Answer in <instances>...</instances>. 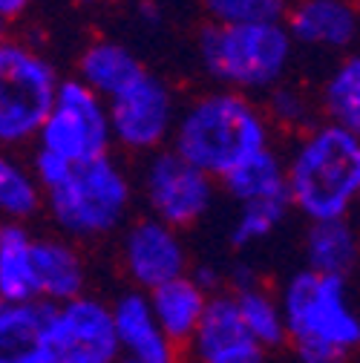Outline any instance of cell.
I'll list each match as a JSON object with an SVG mask.
<instances>
[{
	"label": "cell",
	"instance_id": "cell-1",
	"mask_svg": "<svg viewBox=\"0 0 360 363\" xmlns=\"http://www.w3.org/2000/svg\"><path fill=\"white\" fill-rule=\"evenodd\" d=\"M32 173L43 191V208L67 240H101L130 216L133 185L110 156L67 164L38 150Z\"/></svg>",
	"mask_w": 360,
	"mask_h": 363
},
{
	"label": "cell",
	"instance_id": "cell-2",
	"mask_svg": "<svg viewBox=\"0 0 360 363\" xmlns=\"http://www.w3.org/2000/svg\"><path fill=\"white\" fill-rule=\"evenodd\" d=\"M297 363H349L360 352V308L349 280L300 268L277 291Z\"/></svg>",
	"mask_w": 360,
	"mask_h": 363
},
{
	"label": "cell",
	"instance_id": "cell-3",
	"mask_svg": "<svg viewBox=\"0 0 360 363\" xmlns=\"http://www.w3.org/2000/svg\"><path fill=\"white\" fill-rule=\"evenodd\" d=\"M268 147L271 127L265 113L234 89L199 96L179 113L173 127V150L210 179H225Z\"/></svg>",
	"mask_w": 360,
	"mask_h": 363
},
{
	"label": "cell",
	"instance_id": "cell-4",
	"mask_svg": "<svg viewBox=\"0 0 360 363\" xmlns=\"http://www.w3.org/2000/svg\"><path fill=\"white\" fill-rule=\"evenodd\" d=\"M286 188L308 222L349 219L360 205V135L329 121L305 130L286 164Z\"/></svg>",
	"mask_w": 360,
	"mask_h": 363
},
{
	"label": "cell",
	"instance_id": "cell-5",
	"mask_svg": "<svg viewBox=\"0 0 360 363\" xmlns=\"http://www.w3.org/2000/svg\"><path fill=\"white\" fill-rule=\"evenodd\" d=\"M294 40L277 23H237L208 26L199 38V58L208 75L234 93L271 89L291 64Z\"/></svg>",
	"mask_w": 360,
	"mask_h": 363
},
{
	"label": "cell",
	"instance_id": "cell-6",
	"mask_svg": "<svg viewBox=\"0 0 360 363\" xmlns=\"http://www.w3.org/2000/svg\"><path fill=\"white\" fill-rule=\"evenodd\" d=\"M58 84L52 64L38 50L21 40H6L0 47V147L38 139Z\"/></svg>",
	"mask_w": 360,
	"mask_h": 363
},
{
	"label": "cell",
	"instance_id": "cell-7",
	"mask_svg": "<svg viewBox=\"0 0 360 363\" xmlns=\"http://www.w3.org/2000/svg\"><path fill=\"white\" fill-rule=\"evenodd\" d=\"M113 130L107 101L81 84L61 81L55 101L38 130V150L67 164L96 162L110 156Z\"/></svg>",
	"mask_w": 360,
	"mask_h": 363
},
{
	"label": "cell",
	"instance_id": "cell-8",
	"mask_svg": "<svg viewBox=\"0 0 360 363\" xmlns=\"http://www.w3.org/2000/svg\"><path fill=\"white\" fill-rule=\"evenodd\" d=\"M47 349L52 363H116L118 340L110 300L84 291L50 308Z\"/></svg>",
	"mask_w": 360,
	"mask_h": 363
},
{
	"label": "cell",
	"instance_id": "cell-9",
	"mask_svg": "<svg viewBox=\"0 0 360 363\" xmlns=\"http://www.w3.org/2000/svg\"><path fill=\"white\" fill-rule=\"evenodd\" d=\"M142 194L150 216L179 231L196 225L210 211L213 179L176 150H159L142 170Z\"/></svg>",
	"mask_w": 360,
	"mask_h": 363
},
{
	"label": "cell",
	"instance_id": "cell-10",
	"mask_svg": "<svg viewBox=\"0 0 360 363\" xmlns=\"http://www.w3.org/2000/svg\"><path fill=\"white\" fill-rule=\"evenodd\" d=\"M107 110L113 142L139 153L156 150L162 142H167L179 118L170 86L150 72H145L136 84L127 86L121 96L107 101Z\"/></svg>",
	"mask_w": 360,
	"mask_h": 363
},
{
	"label": "cell",
	"instance_id": "cell-11",
	"mask_svg": "<svg viewBox=\"0 0 360 363\" xmlns=\"http://www.w3.org/2000/svg\"><path fill=\"white\" fill-rule=\"evenodd\" d=\"M121 268L136 291L153 289L188 274V248L170 225L145 216L127 225L121 237Z\"/></svg>",
	"mask_w": 360,
	"mask_h": 363
},
{
	"label": "cell",
	"instance_id": "cell-12",
	"mask_svg": "<svg viewBox=\"0 0 360 363\" xmlns=\"http://www.w3.org/2000/svg\"><path fill=\"white\" fill-rule=\"evenodd\" d=\"M110 306L118 340L116 363H185V349L162 332L145 291L127 289Z\"/></svg>",
	"mask_w": 360,
	"mask_h": 363
},
{
	"label": "cell",
	"instance_id": "cell-13",
	"mask_svg": "<svg viewBox=\"0 0 360 363\" xmlns=\"http://www.w3.org/2000/svg\"><path fill=\"white\" fill-rule=\"evenodd\" d=\"M259 346L248 337L237 303L231 291H216L208 300L205 317L193 337L185 346V354L193 363H228L234 357H242L248 352H257ZM262 352V349H259Z\"/></svg>",
	"mask_w": 360,
	"mask_h": 363
},
{
	"label": "cell",
	"instance_id": "cell-14",
	"mask_svg": "<svg viewBox=\"0 0 360 363\" xmlns=\"http://www.w3.org/2000/svg\"><path fill=\"white\" fill-rule=\"evenodd\" d=\"M86 259L67 237H35V291L38 303L61 306L86 291Z\"/></svg>",
	"mask_w": 360,
	"mask_h": 363
},
{
	"label": "cell",
	"instance_id": "cell-15",
	"mask_svg": "<svg viewBox=\"0 0 360 363\" xmlns=\"http://www.w3.org/2000/svg\"><path fill=\"white\" fill-rule=\"evenodd\" d=\"M50 308L43 303H0V363L50 360Z\"/></svg>",
	"mask_w": 360,
	"mask_h": 363
},
{
	"label": "cell",
	"instance_id": "cell-16",
	"mask_svg": "<svg viewBox=\"0 0 360 363\" xmlns=\"http://www.w3.org/2000/svg\"><path fill=\"white\" fill-rule=\"evenodd\" d=\"M303 254V268L314 271V274L349 280V274L360 265V231L351 225V219L308 222Z\"/></svg>",
	"mask_w": 360,
	"mask_h": 363
},
{
	"label": "cell",
	"instance_id": "cell-17",
	"mask_svg": "<svg viewBox=\"0 0 360 363\" xmlns=\"http://www.w3.org/2000/svg\"><path fill=\"white\" fill-rule=\"evenodd\" d=\"M291 40L343 50L357 35V12L346 0H300L288 18Z\"/></svg>",
	"mask_w": 360,
	"mask_h": 363
},
{
	"label": "cell",
	"instance_id": "cell-18",
	"mask_svg": "<svg viewBox=\"0 0 360 363\" xmlns=\"http://www.w3.org/2000/svg\"><path fill=\"white\" fill-rule=\"evenodd\" d=\"M147 300H150L153 317H156V323L162 326V332L173 343H179L185 349L188 340L193 337V332L202 323L210 294L191 277V271H188V274L153 289L147 294Z\"/></svg>",
	"mask_w": 360,
	"mask_h": 363
},
{
	"label": "cell",
	"instance_id": "cell-19",
	"mask_svg": "<svg viewBox=\"0 0 360 363\" xmlns=\"http://www.w3.org/2000/svg\"><path fill=\"white\" fill-rule=\"evenodd\" d=\"M147 69L133 55L124 43L116 40H96L78 58V78L89 93H96L104 101H113L127 86H133Z\"/></svg>",
	"mask_w": 360,
	"mask_h": 363
},
{
	"label": "cell",
	"instance_id": "cell-20",
	"mask_svg": "<svg viewBox=\"0 0 360 363\" xmlns=\"http://www.w3.org/2000/svg\"><path fill=\"white\" fill-rule=\"evenodd\" d=\"M0 303H38L35 234L26 225H0Z\"/></svg>",
	"mask_w": 360,
	"mask_h": 363
},
{
	"label": "cell",
	"instance_id": "cell-21",
	"mask_svg": "<svg viewBox=\"0 0 360 363\" xmlns=\"http://www.w3.org/2000/svg\"><path fill=\"white\" fill-rule=\"evenodd\" d=\"M237 311H240V320L248 332V337L265 352L271 354L277 349L286 346V320H283V308L274 291H268L259 280L242 289L231 291Z\"/></svg>",
	"mask_w": 360,
	"mask_h": 363
},
{
	"label": "cell",
	"instance_id": "cell-22",
	"mask_svg": "<svg viewBox=\"0 0 360 363\" xmlns=\"http://www.w3.org/2000/svg\"><path fill=\"white\" fill-rule=\"evenodd\" d=\"M228 194L245 205V202H257V199H274V196H288L286 188V164L283 159L268 147L257 156H251L248 162H242L234 173H228L222 179Z\"/></svg>",
	"mask_w": 360,
	"mask_h": 363
},
{
	"label": "cell",
	"instance_id": "cell-23",
	"mask_svg": "<svg viewBox=\"0 0 360 363\" xmlns=\"http://www.w3.org/2000/svg\"><path fill=\"white\" fill-rule=\"evenodd\" d=\"M43 208V191L29 167L0 150V222L26 225Z\"/></svg>",
	"mask_w": 360,
	"mask_h": 363
},
{
	"label": "cell",
	"instance_id": "cell-24",
	"mask_svg": "<svg viewBox=\"0 0 360 363\" xmlns=\"http://www.w3.org/2000/svg\"><path fill=\"white\" fill-rule=\"evenodd\" d=\"M323 113L329 124L360 135V55L346 58L323 84Z\"/></svg>",
	"mask_w": 360,
	"mask_h": 363
},
{
	"label": "cell",
	"instance_id": "cell-25",
	"mask_svg": "<svg viewBox=\"0 0 360 363\" xmlns=\"http://www.w3.org/2000/svg\"><path fill=\"white\" fill-rule=\"evenodd\" d=\"M288 211H291V199L288 196L257 199V202L240 205V211H237V216L231 222V231H228L231 245L237 251H245V248H254V245L265 242L283 225Z\"/></svg>",
	"mask_w": 360,
	"mask_h": 363
},
{
	"label": "cell",
	"instance_id": "cell-26",
	"mask_svg": "<svg viewBox=\"0 0 360 363\" xmlns=\"http://www.w3.org/2000/svg\"><path fill=\"white\" fill-rule=\"evenodd\" d=\"M216 26L237 23H277L286 12V0H202Z\"/></svg>",
	"mask_w": 360,
	"mask_h": 363
},
{
	"label": "cell",
	"instance_id": "cell-27",
	"mask_svg": "<svg viewBox=\"0 0 360 363\" xmlns=\"http://www.w3.org/2000/svg\"><path fill=\"white\" fill-rule=\"evenodd\" d=\"M268 121H280V124H288V127H297V124H305L308 121V101L300 89L294 86H286V84H277L268 89V113H265Z\"/></svg>",
	"mask_w": 360,
	"mask_h": 363
},
{
	"label": "cell",
	"instance_id": "cell-28",
	"mask_svg": "<svg viewBox=\"0 0 360 363\" xmlns=\"http://www.w3.org/2000/svg\"><path fill=\"white\" fill-rule=\"evenodd\" d=\"M26 6H29V0H0V12H4L6 18L21 15Z\"/></svg>",
	"mask_w": 360,
	"mask_h": 363
},
{
	"label": "cell",
	"instance_id": "cell-29",
	"mask_svg": "<svg viewBox=\"0 0 360 363\" xmlns=\"http://www.w3.org/2000/svg\"><path fill=\"white\" fill-rule=\"evenodd\" d=\"M228 363H268V354L265 352H248V354H242V357H234V360H228Z\"/></svg>",
	"mask_w": 360,
	"mask_h": 363
},
{
	"label": "cell",
	"instance_id": "cell-30",
	"mask_svg": "<svg viewBox=\"0 0 360 363\" xmlns=\"http://www.w3.org/2000/svg\"><path fill=\"white\" fill-rule=\"evenodd\" d=\"M6 21H9V18H6L4 12H0V47L6 43Z\"/></svg>",
	"mask_w": 360,
	"mask_h": 363
},
{
	"label": "cell",
	"instance_id": "cell-31",
	"mask_svg": "<svg viewBox=\"0 0 360 363\" xmlns=\"http://www.w3.org/2000/svg\"><path fill=\"white\" fill-rule=\"evenodd\" d=\"M43 363H52V360H43Z\"/></svg>",
	"mask_w": 360,
	"mask_h": 363
},
{
	"label": "cell",
	"instance_id": "cell-32",
	"mask_svg": "<svg viewBox=\"0 0 360 363\" xmlns=\"http://www.w3.org/2000/svg\"><path fill=\"white\" fill-rule=\"evenodd\" d=\"M0 225H4V222H0Z\"/></svg>",
	"mask_w": 360,
	"mask_h": 363
}]
</instances>
